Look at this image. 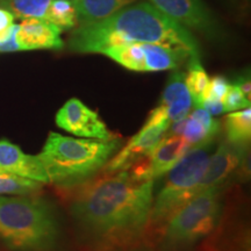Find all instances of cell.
<instances>
[{
    "mask_svg": "<svg viewBox=\"0 0 251 251\" xmlns=\"http://www.w3.org/2000/svg\"><path fill=\"white\" fill-rule=\"evenodd\" d=\"M146 52V72L176 69L185 58L191 57L186 51L155 43H143Z\"/></svg>",
    "mask_w": 251,
    "mask_h": 251,
    "instance_id": "16",
    "label": "cell"
},
{
    "mask_svg": "<svg viewBox=\"0 0 251 251\" xmlns=\"http://www.w3.org/2000/svg\"><path fill=\"white\" fill-rule=\"evenodd\" d=\"M200 106L205 108L211 115H219V114H222V113L225 112L224 103H222V101H220V100L205 99Z\"/></svg>",
    "mask_w": 251,
    "mask_h": 251,
    "instance_id": "29",
    "label": "cell"
},
{
    "mask_svg": "<svg viewBox=\"0 0 251 251\" xmlns=\"http://www.w3.org/2000/svg\"><path fill=\"white\" fill-rule=\"evenodd\" d=\"M130 43H155L186 51L199 57L197 41L180 24L168 18L150 2L128 5L111 17L96 23L80 24L69 41L76 52H99Z\"/></svg>",
    "mask_w": 251,
    "mask_h": 251,
    "instance_id": "2",
    "label": "cell"
},
{
    "mask_svg": "<svg viewBox=\"0 0 251 251\" xmlns=\"http://www.w3.org/2000/svg\"><path fill=\"white\" fill-rule=\"evenodd\" d=\"M222 103H224L225 112H234L250 107V99H248L235 84H229L227 92L222 99Z\"/></svg>",
    "mask_w": 251,
    "mask_h": 251,
    "instance_id": "24",
    "label": "cell"
},
{
    "mask_svg": "<svg viewBox=\"0 0 251 251\" xmlns=\"http://www.w3.org/2000/svg\"><path fill=\"white\" fill-rule=\"evenodd\" d=\"M61 30L45 19H24L19 25L18 43L21 50L62 49Z\"/></svg>",
    "mask_w": 251,
    "mask_h": 251,
    "instance_id": "13",
    "label": "cell"
},
{
    "mask_svg": "<svg viewBox=\"0 0 251 251\" xmlns=\"http://www.w3.org/2000/svg\"><path fill=\"white\" fill-rule=\"evenodd\" d=\"M229 87V81L222 76H215L209 80L208 86H207L205 99L212 100H220L222 101L226 92H227ZM203 99V100H205Z\"/></svg>",
    "mask_w": 251,
    "mask_h": 251,
    "instance_id": "26",
    "label": "cell"
},
{
    "mask_svg": "<svg viewBox=\"0 0 251 251\" xmlns=\"http://www.w3.org/2000/svg\"><path fill=\"white\" fill-rule=\"evenodd\" d=\"M18 29L19 25H13L8 35L4 40H0V52H12L21 50L17 39Z\"/></svg>",
    "mask_w": 251,
    "mask_h": 251,
    "instance_id": "27",
    "label": "cell"
},
{
    "mask_svg": "<svg viewBox=\"0 0 251 251\" xmlns=\"http://www.w3.org/2000/svg\"><path fill=\"white\" fill-rule=\"evenodd\" d=\"M0 171L11 172L42 184H50L39 156L27 155L8 140H0Z\"/></svg>",
    "mask_w": 251,
    "mask_h": 251,
    "instance_id": "12",
    "label": "cell"
},
{
    "mask_svg": "<svg viewBox=\"0 0 251 251\" xmlns=\"http://www.w3.org/2000/svg\"><path fill=\"white\" fill-rule=\"evenodd\" d=\"M234 84L238 89L242 91V93L247 97L248 99H250V92H251V85H250V78L249 76H242L238 77L236 80L234 81Z\"/></svg>",
    "mask_w": 251,
    "mask_h": 251,
    "instance_id": "30",
    "label": "cell"
},
{
    "mask_svg": "<svg viewBox=\"0 0 251 251\" xmlns=\"http://www.w3.org/2000/svg\"><path fill=\"white\" fill-rule=\"evenodd\" d=\"M128 251H153V250L149 249V248H136V249H131Z\"/></svg>",
    "mask_w": 251,
    "mask_h": 251,
    "instance_id": "31",
    "label": "cell"
},
{
    "mask_svg": "<svg viewBox=\"0 0 251 251\" xmlns=\"http://www.w3.org/2000/svg\"><path fill=\"white\" fill-rule=\"evenodd\" d=\"M247 156V147L235 146L224 141L212 152L206 171L198 187V193L212 186H221L228 177L236 171ZM197 193V194H198Z\"/></svg>",
    "mask_w": 251,
    "mask_h": 251,
    "instance_id": "11",
    "label": "cell"
},
{
    "mask_svg": "<svg viewBox=\"0 0 251 251\" xmlns=\"http://www.w3.org/2000/svg\"><path fill=\"white\" fill-rule=\"evenodd\" d=\"M153 7L181 26L212 33L214 19L201 0H149Z\"/></svg>",
    "mask_w": 251,
    "mask_h": 251,
    "instance_id": "10",
    "label": "cell"
},
{
    "mask_svg": "<svg viewBox=\"0 0 251 251\" xmlns=\"http://www.w3.org/2000/svg\"><path fill=\"white\" fill-rule=\"evenodd\" d=\"M190 148L192 147L183 136L169 135L157 144L148 156L134 163L127 171L134 179L139 181L155 180L168 174Z\"/></svg>",
    "mask_w": 251,
    "mask_h": 251,
    "instance_id": "8",
    "label": "cell"
},
{
    "mask_svg": "<svg viewBox=\"0 0 251 251\" xmlns=\"http://www.w3.org/2000/svg\"><path fill=\"white\" fill-rule=\"evenodd\" d=\"M221 186H212L191 198L163 227V251H190L219 224Z\"/></svg>",
    "mask_w": 251,
    "mask_h": 251,
    "instance_id": "6",
    "label": "cell"
},
{
    "mask_svg": "<svg viewBox=\"0 0 251 251\" xmlns=\"http://www.w3.org/2000/svg\"><path fill=\"white\" fill-rule=\"evenodd\" d=\"M214 143L215 140H208L190 148L168 172L162 190L153 198L148 226L162 229L178 209L196 196Z\"/></svg>",
    "mask_w": 251,
    "mask_h": 251,
    "instance_id": "5",
    "label": "cell"
},
{
    "mask_svg": "<svg viewBox=\"0 0 251 251\" xmlns=\"http://www.w3.org/2000/svg\"><path fill=\"white\" fill-rule=\"evenodd\" d=\"M101 54L119 63L128 70L146 72V52H144L143 43L111 47L103 50Z\"/></svg>",
    "mask_w": 251,
    "mask_h": 251,
    "instance_id": "18",
    "label": "cell"
},
{
    "mask_svg": "<svg viewBox=\"0 0 251 251\" xmlns=\"http://www.w3.org/2000/svg\"><path fill=\"white\" fill-rule=\"evenodd\" d=\"M225 130L229 143L247 147L251 137V108L229 113L225 118Z\"/></svg>",
    "mask_w": 251,
    "mask_h": 251,
    "instance_id": "17",
    "label": "cell"
},
{
    "mask_svg": "<svg viewBox=\"0 0 251 251\" xmlns=\"http://www.w3.org/2000/svg\"><path fill=\"white\" fill-rule=\"evenodd\" d=\"M56 125L63 130L83 139L108 141L114 139L97 112L79 99L68 100L56 114Z\"/></svg>",
    "mask_w": 251,
    "mask_h": 251,
    "instance_id": "9",
    "label": "cell"
},
{
    "mask_svg": "<svg viewBox=\"0 0 251 251\" xmlns=\"http://www.w3.org/2000/svg\"><path fill=\"white\" fill-rule=\"evenodd\" d=\"M170 125L171 120L169 119L166 107L159 103L150 112L139 133L131 137L124 148L119 149V152L107 162L103 168L106 174L128 170L134 163L148 156L156 148L157 144L164 139Z\"/></svg>",
    "mask_w": 251,
    "mask_h": 251,
    "instance_id": "7",
    "label": "cell"
},
{
    "mask_svg": "<svg viewBox=\"0 0 251 251\" xmlns=\"http://www.w3.org/2000/svg\"><path fill=\"white\" fill-rule=\"evenodd\" d=\"M209 83V77L202 68L199 57H190L187 74H185V84L194 106H200L205 99V93Z\"/></svg>",
    "mask_w": 251,
    "mask_h": 251,
    "instance_id": "19",
    "label": "cell"
},
{
    "mask_svg": "<svg viewBox=\"0 0 251 251\" xmlns=\"http://www.w3.org/2000/svg\"><path fill=\"white\" fill-rule=\"evenodd\" d=\"M85 183L70 203L80 233L103 248L124 246L148 227L153 180L139 181L127 170Z\"/></svg>",
    "mask_w": 251,
    "mask_h": 251,
    "instance_id": "1",
    "label": "cell"
},
{
    "mask_svg": "<svg viewBox=\"0 0 251 251\" xmlns=\"http://www.w3.org/2000/svg\"><path fill=\"white\" fill-rule=\"evenodd\" d=\"M191 115L193 119H196L201 124L205 129L207 130L209 136L216 137L220 133V122L213 119V117L206 111L205 108L201 106H196V108L193 109V112L191 113Z\"/></svg>",
    "mask_w": 251,
    "mask_h": 251,
    "instance_id": "25",
    "label": "cell"
},
{
    "mask_svg": "<svg viewBox=\"0 0 251 251\" xmlns=\"http://www.w3.org/2000/svg\"><path fill=\"white\" fill-rule=\"evenodd\" d=\"M0 240L12 251H55L61 227L46 200L29 196H0Z\"/></svg>",
    "mask_w": 251,
    "mask_h": 251,
    "instance_id": "4",
    "label": "cell"
},
{
    "mask_svg": "<svg viewBox=\"0 0 251 251\" xmlns=\"http://www.w3.org/2000/svg\"><path fill=\"white\" fill-rule=\"evenodd\" d=\"M159 103L165 106L169 119L172 122L188 117L193 101L185 84V72L176 71L171 75L163 91Z\"/></svg>",
    "mask_w": 251,
    "mask_h": 251,
    "instance_id": "14",
    "label": "cell"
},
{
    "mask_svg": "<svg viewBox=\"0 0 251 251\" xmlns=\"http://www.w3.org/2000/svg\"><path fill=\"white\" fill-rule=\"evenodd\" d=\"M46 20L54 24L59 29L76 27L78 18L72 0H52L47 12Z\"/></svg>",
    "mask_w": 251,
    "mask_h": 251,
    "instance_id": "22",
    "label": "cell"
},
{
    "mask_svg": "<svg viewBox=\"0 0 251 251\" xmlns=\"http://www.w3.org/2000/svg\"><path fill=\"white\" fill-rule=\"evenodd\" d=\"M14 15L7 9L0 8V40H4L8 35L13 26Z\"/></svg>",
    "mask_w": 251,
    "mask_h": 251,
    "instance_id": "28",
    "label": "cell"
},
{
    "mask_svg": "<svg viewBox=\"0 0 251 251\" xmlns=\"http://www.w3.org/2000/svg\"><path fill=\"white\" fill-rule=\"evenodd\" d=\"M121 148V141L74 139L57 133L48 135L40 161L50 184L61 188L81 186L94 177Z\"/></svg>",
    "mask_w": 251,
    "mask_h": 251,
    "instance_id": "3",
    "label": "cell"
},
{
    "mask_svg": "<svg viewBox=\"0 0 251 251\" xmlns=\"http://www.w3.org/2000/svg\"><path fill=\"white\" fill-rule=\"evenodd\" d=\"M184 140L190 144L191 147L197 146V144L205 142L208 140H215L216 137L209 136L205 127L200 124L199 121L193 119L191 115H188L186 118V124H185V128L183 131Z\"/></svg>",
    "mask_w": 251,
    "mask_h": 251,
    "instance_id": "23",
    "label": "cell"
},
{
    "mask_svg": "<svg viewBox=\"0 0 251 251\" xmlns=\"http://www.w3.org/2000/svg\"><path fill=\"white\" fill-rule=\"evenodd\" d=\"M42 186L40 181L0 171V196H31L42 190Z\"/></svg>",
    "mask_w": 251,
    "mask_h": 251,
    "instance_id": "20",
    "label": "cell"
},
{
    "mask_svg": "<svg viewBox=\"0 0 251 251\" xmlns=\"http://www.w3.org/2000/svg\"><path fill=\"white\" fill-rule=\"evenodd\" d=\"M52 0H0V4L20 19H47L49 5Z\"/></svg>",
    "mask_w": 251,
    "mask_h": 251,
    "instance_id": "21",
    "label": "cell"
},
{
    "mask_svg": "<svg viewBox=\"0 0 251 251\" xmlns=\"http://www.w3.org/2000/svg\"><path fill=\"white\" fill-rule=\"evenodd\" d=\"M136 0H72L78 23H96L111 17Z\"/></svg>",
    "mask_w": 251,
    "mask_h": 251,
    "instance_id": "15",
    "label": "cell"
}]
</instances>
